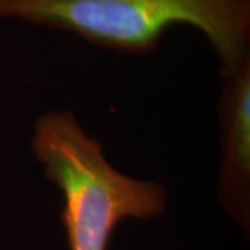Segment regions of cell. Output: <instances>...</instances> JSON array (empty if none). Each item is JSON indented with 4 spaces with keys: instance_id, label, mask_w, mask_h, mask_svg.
<instances>
[{
    "instance_id": "cell-1",
    "label": "cell",
    "mask_w": 250,
    "mask_h": 250,
    "mask_svg": "<svg viewBox=\"0 0 250 250\" xmlns=\"http://www.w3.org/2000/svg\"><path fill=\"white\" fill-rule=\"evenodd\" d=\"M0 20L71 32L99 47L143 54L189 25L207 38L227 75L250 62V0H0Z\"/></svg>"
},
{
    "instance_id": "cell-2",
    "label": "cell",
    "mask_w": 250,
    "mask_h": 250,
    "mask_svg": "<svg viewBox=\"0 0 250 250\" xmlns=\"http://www.w3.org/2000/svg\"><path fill=\"white\" fill-rule=\"evenodd\" d=\"M31 150L46 178L62 193V220L70 250H107L123 220H150L167 210V188L113 167L103 145L70 110L47 111L36 120Z\"/></svg>"
},
{
    "instance_id": "cell-3",
    "label": "cell",
    "mask_w": 250,
    "mask_h": 250,
    "mask_svg": "<svg viewBox=\"0 0 250 250\" xmlns=\"http://www.w3.org/2000/svg\"><path fill=\"white\" fill-rule=\"evenodd\" d=\"M217 114L220 120V170L217 197L229 218L250 227V62L223 75Z\"/></svg>"
}]
</instances>
